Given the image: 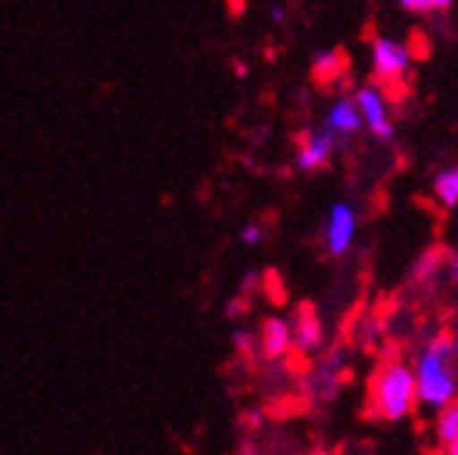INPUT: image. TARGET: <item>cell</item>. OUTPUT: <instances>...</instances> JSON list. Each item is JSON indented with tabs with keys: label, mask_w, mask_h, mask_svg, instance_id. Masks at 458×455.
Returning a JSON list of instances; mask_svg holds the SVG:
<instances>
[{
	"label": "cell",
	"mask_w": 458,
	"mask_h": 455,
	"mask_svg": "<svg viewBox=\"0 0 458 455\" xmlns=\"http://www.w3.org/2000/svg\"><path fill=\"white\" fill-rule=\"evenodd\" d=\"M453 4L450 0H401L398 9L407 12L412 17H428V14H437V12H447Z\"/></svg>",
	"instance_id": "obj_12"
},
{
	"label": "cell",
	"mask_w": 458,
	"mask_h": 455,
	"mask_svg": "<svg viewBox=\"0 0 458 455\" xmlns=\"http://www.w3.org/2000/svg\"><path fill=\"white\" fill-rule=\"evenodd\" d=\"M434 439L439 447H453L458 442V404L442 409L437 417H434Z\"/></svg>",
	"instance_id": "obj_11"
},
{
	"label": "cell",
	"mask_w": 458,
	"mask_h": 455,
	"mask_svg": "<svg viewBox=\"0 0 458 455\" xmlns=\"http://www.w3.org/2000/svg\"><path fill=\"white\" fill-rule=\"evenodd\" d=\"M338 366H341V355H333V358H330V363H325V368L319 371V382H317V387H319V395H322V398H333V395H335V390H338V379L333 376V371H338Z\"/></svg>",
	"instance_id": "obj_13"
},
{
	"label": "cell",
	"mask_w": 458,
	"mask_h": 455,
	"mask_svg": "<svg viewBox=\"0 0 458 455\" xmlns=\"http://www.w3.org/2000/svg\"><path fill=\"white\" fill-rule=\"evenodd\" d=\"M238 455H259V450H257V444H254V442H249V439H246V442L238 447Z\"/></svg>",
	"instance_id": "obj_18"
},
{
	"label": "cell",
	"mask_w": 458,
	"mask_h": 455,
	"mask_svg": "<svg viewBox=\"0 0 458 455\" xmlns=\"http://www.w3.org/2000/svg\"><path fill=\"white\" fill-rule=\"evenodd\" d=\"M322 238H325V249L330 257H344L352 251L355 238H358V213L347 199L330 205L325 226H322Z\"/></svg>",
	"instance_id": "obj_5"
},
{
	"label": "cell",
	"mask_w": 458,
	"mask_h": 455,
	"mask_svg": "<svg viewBox=\"0 0 458 455\" xmlns=\"http://www.w3.org/2000/svg\"><path fill=\"white\" fill-rule=\"evenodd\" d=\"M371 55V69L374 77L379 82L395 85V82H404L407 74L412 72V46L404 38H395V36H377L369 46Z\"/></svg>",
	"instance_id": "obj_3"
},
{
	"label": "cell",
	"mask_w": 458,
	"mask_h": 455,
	"mask_svg": "<svg viewBox=\"0 0 458 455\" xmlns=\"http://www.w3.org/2000/svg\"><path fill=\"white\" fill-rule=\"evenodd\" d=\"M325 131H330L335 139H347L363 131V118H360V109L355 104L352 96H338L327 112H325Z\"/></svg>",
	"instance_id": "obj_7"
},
{
	"label": "cell",
	"mask_w": 458,
	"mask_h": 455,
	"mask_svg": "<svg viewBox=\"0 0 458 455\" xmlns=\"http://www.w3.org/2000/svg\"><path fill=\"white\" fill-rule=\"evenodd\" d=\"M235 74L238 77H249V66L246 63H235Z\"/></svg>",
	"instance_id": "obj_20"
},
{
	"label": "cell",
	"mask_w": 458,
	"mask_h": 455,
	"mask_svg": "<svg viewBox=\"0 0 458 455\" xmlns=\"http://www.w3.org/2000/svg\"><path fill=\"white\" fill-rule=\"evenodd\" d=\"M290 322H293L295 350L301 355H317L319 350H325V327L311 306H301Z\"/></svg>",
	"instance_id": "obj_9"
},
{
	"label": "cell",
	"mask_w": 458,
	"mask_h": 455,
	"mask_svg": "<svg viewBox=\"0 0 458 455\" xmlns=\"http://www.w3.org/2000/svg\"><path fill=\"white\" fill-rule=\"evenodd\" d=\"M341 63H344V61L338 58L335 52H319V55H317V61H314V69H317L319 77L327 80V77H333V74L341 69Z\"/></svg>",
	"instance_id": "obj_14"
},
{
	"label": "cell",
	"mask_w": 458,
	"mask_h": 455,
	"mask_svg": "<svg viewBox=\"0 0 458 455\" xmlns=\"http://www.w3.org/2000/svg\"><path fill=\"white\" fill-rule=\"evenodd\" d=\"M445 455H458V442H455L453 447H447V450H445Z\"/></svg>",
	"instance_id": "obj_21"
},
{
	"label": "cell",
	"mask_w": 458,
	"mask_h": 455,
	"mask_svg": "<svg viewBox=\"0 0 458 455\" xmlns=\"http://www.w3.org/2000/svg\"><path fill=\"white\" fill-rule=\"evenodd\" d=\"M295 350L293 322L286 316H267L259 327V352L267 360H281Z\"/></svg>",
	"instance_id": "obj_8"
},
{
	"label": "cell",
	"mask_w": 458,
	"mask_h": 455,
	"mask_svg": "<svg viewBox=\"0 0 458 455\" xmlns=\"http://www.w3.org/2000/svg\"><path fill=\"white\" fill-rule=\"evenodd\" d=\"M450 275L458 283V251H453V257H450Z\"/></svg>",
	"instance_id": "obj_19"
},
{
	"label": "cell",
	"mask_w": 458,
	"mask_h": 455,
	"mask_svg": "<svg viewBox=\"0 0 458 455\" xmlns=\"http://www.w3.org/2000/svg\"><path fill=\"white\" fill-rule=\"evenodd\" d=\"M311 455H330V452H325V450H314Z\"/></svg>",
	"instance_id": "obj_22"
},
{
	"label": "cell",
	"mask_w": 458,
	"mask_h": 455,
	"mask_svg": "<svg viewBox=\"0 0 458 455\" xmlns=\"http://www.w3.org/2000/svg\"><path fill=\"white\" fill-rule=\"evenodd\" d=\"M246 311V303L243 300H233L226 306V316H238V314H243Z\"/></svg>",
	"instance_id": "obj_17"
},
{
	"label": "cell",
	"mask_w": 458,
	"mask_h": 455,
	"mask_svg": "<svg viewBox=\"0 0 458 455\" xmlns=\"http://www.w3.org/2000/svg\"><path fill=\"white\" fill-rule=\"evenodd\" d=\"M352 98L360 109L363 129H369V134H374L377 139L390 142L395 137V121H393V104L385 88L377 82H366L355 90Z\"/></svg>",
	"instance_id": "obj_4"
},
{
	"label": "cell",
	"mask_w": 458,
	"mask_h": 455,
	"mask_svg": "<svg viewBox=\"0 0 458 455\" xmlns=\"http://www.w3.org/2000/svg\"><path fill=\"white\" fill-rule=\"evenodd\" d=\"M335 145H338V139L325 129L306 131L301 137V145L295 153V166L301 169V173H319V169H325L330 164Z\"/></svg>",
	"instance_id": "obj_6"
},
{
	"label": "cell",
	"mask_w": 458,
	"mask_h": 455,
	"mask_svg": "<svg viewBox=\"0 0 458 455\" xmlns=\"http://www.w3.org/2000/svg\"><path fill=\"white\" fill-rule=\"evenodd\" d=\"M418 382L415 368L404 358L385 360L369 387V409L371 417L385 423L407 420L418 409Z\"/></svg>",
	"instance_id": "obj_2"
},
{
	"label": "cell",
	"mask_w": 458,
	"mask_h": 455,
	"mask_svg": "<svg viewBox=\"0 0 458 455\" xmlns=\"http://www.w3.org/2000/svg\"><path fill=\"white\" fill-rule=\"evenodd\" d=\"M233 341H235V350H241V352H251V350H259V335H254L251 330H238L235 335H233Z\"/></svg>",
	"instance_id": "obj_15"
},
{
	"label": "cell",
	"mask_w": 458,
	"mask_h": 455,
	"mask_svg": "<svg viewBox=\"0 0 458 455\" xmlns=\"http://www.w3.org/2000/svg\"><path fill=\"white\" fill-rule=\"evenodd\" d=\"M418 404L426 412L439 415L458 404V338L437 335L418 350L415 360Z\"/></svg>",
	"instance_id": "obj_1"
},
{
	"label": "cell",
	"mask_w": 458,
	"mask_h": 455,
	"mask_svg": "<svg viewBox=\"0 0 458 455\" xmlns=\"http://www.w3.org/2000/svg\"><path fill=\"white\" fill-rule=\"evenodd\" d=\"M262 238H265V232H262L259 223H246L243 230H241V243L243 246H259Z\"/></svg>",
	"instance_id": "obj_16"
},
{
	"label": "cell",
	"mask_w": 458,
	"mask_h": 455,
	"mask_svg": "<svg viewBox=\"0 0 458 455\" xmlns=\"http://www.w3.org/2000/svg\"><path fill=\"white\" fill-rule=\"evenodd\" d=\"M431 197L445 210L458 207V164L445 166V169H439V173L434 175V181H431Z\"/></svg>",
	"instance_id": "obj_10"
}]
</instances>
